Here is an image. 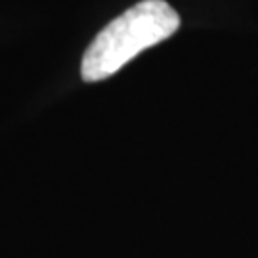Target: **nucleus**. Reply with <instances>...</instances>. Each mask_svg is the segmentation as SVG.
I'll list each match as a JSON object with an SVG mask.
<instances>
[{
    "mask_svg": "<svg viewBox=\"0 0 258 258\" xmlns=\"http://www.w3.org/2000/svg\"><path fill=\"white\" fill-rule=\"evenodd\" d=\"M180 27V16L165 0H142L96 35L86 48L81 77L98 83L134 59L144 50L172 37Z\"/></svg>",
    "mask_w": 258,
    "mask_h": 258,
    "instance_id": "1",
    "label": "nucleus"
}]
</instances>
